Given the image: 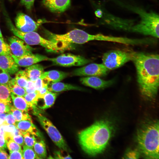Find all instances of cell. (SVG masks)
Returning a JSON list of instances; mask_svg holds the SVG:
<instances>
[{
	"instance_id": "obj_1",
	"label": "cell",
	"mask_w": 159,
	"mask_h": 159,
	"mask_svg": "<svg viewBox=\"0 0 159 159\" xmlns=\"http://www.w3.org/2000/svg\"><path fill=\"white\" fill-rule=\"evenodd\" d=\"M159 55L157 54L134 52L132 61L136 69L140 94L151 100L156 97L159 86Z\"/></svg>"
},
{
	"instance_id": "obj_2",
	"label": "cell",
	"mask_w": 159,
	"mask_h": 159,
	"mask_svg": "<svg viewBox=\"0 0 159 159\" xmlns=\"http://www.w3.org/2000/svg\"><path fill=\"white\" fill-rule=\"evenodd\" d=\"M113 127L107 120H101L80 131L79 143L87 154L94 156L102 153L112 136Z\"/></svg>"
},
{
	"instance_id": "obj_3",
	"label": "cell",
	"mask_w": 159,
	"mask_h": 159,
	"mask_svg": "<svg viewBox=\"0 0 159 159\" xmlns=\"http://www.w3.org/2000/svg\"><path fill=\"white\" fill-rule=\"evenodd\" d=\"M138 145L145 158L159 159V122H147L138 129L137 134Z\"/></svg>"
},
{
	"instance_id": "obj_4",
	"label": "cell",
	"mask_w": 159,
	"mask_h": 159,
	"mask_svg": "<svg viewBox=\"0 0 159 159\" xmlns=\"http://www.w3.org/2000/svg\"><path fill=\"white\" fill-rule=\"evenodd\" d=\"M7 25L16 37L29 45H39L48 52H59L72 48L71 44L61 41H55L45 39L35 32H24L18 30L13 24L10 19L6 17Z\"/></svg>"
},
{
	"instance_id": "obj_5",
	"label": "cell",
	"mask_w": 159,
	"mask_h": 159,
	"mask_svg": "<svg viewBox=\"0 0 159 159\" xmlns=\"http://www.w3.org/2000/svg\"><path fill=\"white\" fill-rule=\"evenodd\" d=\"M120 6L137 14L140 18V23L146 35L156 38L159 37V16L154 11H147L143 8L124 4L115 0Z\"/></svg>"
},
{
	"instance_id": "obj_6",
	"label": "cell",
	"mask_w": 159,
	"mask_h": 159,
	"mask_svg": "<svg viewBox=\"0 0 159 159\" xmlns=\"http://www.w3.org/2000/svg\"><path fill=\"white\" fill-rule=\"evenodd\" d=\"M134 53L120 50L108 51L103 55L102 64L109 70L116 69L132 61Z\"/></svg>"
},
{
	"instance_id": "obj_7",
	"label": "cell",
	"mask_w": 159,
	"mask_h": 159,
	"mask_svg": "<svg viewBox=\"0 0 159 159\" xmlns=\"http://www.w3.org/2000/svg\"><path fill=\"white\" fill-rule=\"evenodd\" d=\"M37 119L54 144L62 151L68 152L69 149L62 135L57 128L47 117L39 112H34Z\"/></svg>"
},
{
	"instance_id": "obj_8",
	"label": "cell",
	"mask_w": 159,
	"mask_h": 159,
	"mask_svg": "<svg viewBox=\"0 0 159 159\" xmlns=\"http://www.w3.org/2000/svg\"><path fill=\"white\" fill-rule=\"evenodd\" d=\"M54 65L65 67L81 66L87 64L90 60L80 56L69 53L62 54L53 58H49Z\"/></svg>"
},
{
	"instance_id": "obj_9",
	"label": "cell",
	"mask_w": 159,
	"mask_h": 159,
	"mask_svg": "<svg viewBox=\"0 0 159 159\" xmlns=\"http://www.w3.org/2000/svg\"><path fill=\"white\" fill-rule=\"evenodd\" d=\"M109 70L102 63H92L75 69L73 74L77 76L103 77L107 74Z\"/></svg>"
},
{
	"instance_id": "obj_10",
	"label": "cell",
	"mask_w": 159,
	"mask_h": 159,
	"mask_svg": "<svg viewBox=\"0 0 159 159\" xmlns=\"http://www.w3.org/2000/svg\"><path fill=\"white\" fill-rule=\"evenodd\" d=\"M11 54L17 57H21L32 54L33 49L24 41L16 36L9 39Z\"/></svg>"
},
{
	"instance_id": "obj_11",
	"label": "cell",
	"mask_w": 159,
	"mask_h": 159,
	"mask_svg": "<svg viewBox=\"0 0 159 159\" xmlns=\"http://www.w3.org/2000/svg\"><path fill=\"white\" fill-rule=\"evenodd\" d=\"M42 21L36 22L30 16L21 12L17 14L15 19L16 28L24 32L36 31Z\"/></svg>"
},
{
	"instance_id": "obj_12",
	"label": "cell",
	"mask_w": 159,
	"mask_h": 159,
	"mask_svg": "<svg viewBox=\"0 0 159 159\" xmlns=\"http://www.w3.org/2000/svg\"><path fill=\"white\" fill-rule=\"evenodd\" d=\"M11 56L19 66L23 67H28L49 59L45 56L38 54L32 53L21 57H16L12 54Z\"/></svg>"
},
{
	"instance_id": "obj_13",
	"label": "cell",
	"mask_w": 159,
	"mask_h": 159,
	"mask_svg": "<svg viewBox=\"0 0 159 159\" xmlns=\"http://www.w3.org/2000/svg\"><path fill=\"white\" fill-rule=\"evenodd\" d=\"M80 80L83 85L96 89L107 87L112 85L114 82L112 80H105L93 76L82 77Z\"/></svg>"
},
{
	"instance_id": "obj_14",
	"label": "cell",
	"mask_w": 159,
	"mask_h": 159,
	"mask_svg": "<svg viewBox=\"0 0 159 159\" xmlns=\"http://www.w3.org/2000/svg\"><path fill=\"white\" fill-rule=\"evenodd\" d=\"M71 0H42L44 5L51 11L61 13L69 6Z\"/></svg>"
},
{
	"instance_id": "obj_15",
	"label": "cell",
	"mask_w": 159,
	"mask_h": 159,
	"mask_svg": "<svg viewBox=\"0 0 159 159\" xmlns=\"http://www.w3.org/2000/svg\"><path fill=\"white\" fill-rule=\"evenodd\" d=\"M0 68L9 74H15L19 69V66L11 54L0 56Z\"/></svg>"
},
{
	"instance_id": "obj_16",
	"label": "cell",
	"mask_w": 159,
	"mask_h": 159,
	"mask_svg": "<svg viewBox=\"0 0 159 159\" xmlns=\"http://www.w3.org/2000/svg\"><path fill=\"white\" fill-rule=\"evenodd\" d=\"M15 125L21 132H29L36 137H41L39 131L33 124L32 120H25L16 121Z\"/></svg>"
},
{
	"instance_id": "obj_17",
	"label": "cell",
	"mask_w": 159,
	"mask_h": 159,
	"mask_svg": "<svg viewBox=\"0 0 159 159\" xmlns=\"http://www.w3.org/2000/svg\"><path fill=\"white\" fill-rule=\"evenodd\" d=\"M67 73L56 70H52L44 72L41 77L50 82H59L68 75Z\"/></svg>"
},
{
	"instance_id": "obj_18",
	"label": "cell",
	"mask_w": 159,
	"mask_h": 159,
	"mask_svg": "<svg viewBox=\"0 0 159 159\" xmlns=\"http://www.w3.org/2000/svg\"><path fill=\"white\" fill-rule=\"evenodd\" d=\"M48 90L49 91L58 92L70 90H82V88L73 85L59 82H52L48 85Z\"/></svg>"
},
{
	"instance_id": "obj_19",
	"label": "cell",
	"mask_w": 159,
	"mask_h": 159,
	"mask_svg": "<svg viewBox=\"0 0 159 159\" xmlns=\"http://www.w3.org/2000/svg\"><path fill=\"white\" fill-rule=\"evenodd\" d=\"M24 70L28 79L34 82L40 77L44 72L43 66L39 64L28 67Z\"/></svg>"
},
{
	"instance_id": "obj_20",
	"label": "cell",
	"mask_w": 159,
	"mask_h": 159,
	"mask_svg": "<svg viewBox=\"0 0 159 159\" xmlns=\"http://www.w3.org/2000/svg\"><path fill=\"white\" fill-rule=\"evenodd\" d=\"M11 96L14 107L16 108L27 112L30 108H32L23 97L18 95L11 92Z\"/></svg>"
},
{
	"instance_id": "obj_21",
	"label": "cell",
	"mask_w": 159,
	"mask_h": 159,
	"mask_svg": "<svg viewBox=\"0 0 159 159\" xmlns=\"http://www.w3.org/2000/svg\"><path fill=\"white\" fill-rule=\"evenodd\" d=\"M58 94L48 91L44 95L43 99L44 104L39 107L42 110H45L51 107L54 104Z\"/></svg>"
},
{
	"instance_id": "obj_22",
	"label": "cell",
	"mask_w": 159,
	"mask_h": 159,
	"mask_svg": "<svg viewBox=\"0 0 159 159\" xmlns=\"http://www.w3.org/2000/svg\"><path fill=\"white\" fill-rule=\"evenodd\" d=\"M11 92L23 97L26 93L24 88L17 85L14 78L11 79L6 84Z\"/></svg>"
},
{
	"instance_id": "obj_23",
	"label": "cell",
	"mask_w": 159,
	"mask_h": 159,
	"mask_svg": "<svg viewBox=\"0 0 159 159\" xmlns=\"http://www.w3.org/2000/svg\"><path fill=\"white\" fill-rule=\"evenodd\" d=\"M34 151L40 158H45L47 156L46 145L44 141L41 140L36 141L33 146Z\"/></svg>"
},
{
	"instance_id": "obj_24",
	"label": "cell",
	"mask_w": 159,
	"mask_h": 159,
	"mask_svg": "<svg viewBox=\"0 0 159 159\" xmlns=\"http://www.w3.org/2000/svg\"><path fill=\"white\" fill-rule=\"evenodd\" d=\"M11 92L7 85L0 84V102L11 104Z\"/></svg>"
},
{
	"instance_id": "obj_25",
	"label": "cell",
	"mask_w": 159,
	"mask_h": 159,
	"mask_svg": "<svg viewBox=\"0 0 159 159\" xmlns=\"http://www.w3.org/2000/svg\"><path fill=\"white\" fill-rule=\"evenodd\" d=\"M23 97L28 104L34 110V111L38 110L37 105L39 98L37 91L27 93Z\"/></svg>"
},
{
	"instance_id": "obj_26",
	"label": "cell",
	"mask_w": 159,
	"mask_h": 159,
	"mask_svg": "<svg viewBox=\"0 0 159 159\" xmlns=\"http://www.w3.org/2000/svg\"><path fill=\"white\" fill-rule=\"evenodd\" d=\"M14 117L16 121L25 120H32L27 112L18 110L12 106L10 112Z\"/></svg>"
},
{
	"instance_id": "obj_27",
	"label": "cell",
	"mask_w": 159,
	"mask_h": 159,
	"mask_svg": "<svg viewBox=\"0 0 159 159\" xmlns=\"http://www.w3.org/2000/svg\"><path fill=\"white\" fill-rule=\"evenodd\" d=\"M16 73L14 79L16 84L19 86L25 88L29 80L25 70H19Z\"/></svg>"
},
{
	"instance_id": "obj_28",
	"label": "cell",
	"mask_w": 159,
	"mask_h": 159,
	"mask_svg": "<svg viewBox=\"0 0 159 159\" xmlns=\"http://www.w3.org/2000/svg\"><path fill=\"white\" fill-rule=\"evenodd\" d=\"M21 132L23 137L25 145L33 148L34 145L36 141V136L29 132Z\"/></svg>"
},
{
	"instance_id": "obj_29",
	"label": "cell",
	"mask_w": 159,
	"mask_h": 159,
	"mask_svg": "<svg viewBox=\"0 0 159 159\" xmlns=\"http://www.w3.org/2000/svg\"><path fill=\"white\" fill-rule=\"evenodd\" d=\"M22 154L23 159H40L33 148L25 145L23 146Z\"/></svg>"
},
{
	"instance_id": "obj_30",
	"label": "cell",
	"mask_w": 159,
	"mask_h": 159,
	"mask_svg": "<svg viewBox=\"0 0 159 159\" xmlns=\"http://www.w3.org/2000/svg\"><path fill=\"white\" fill-rule=\"evenodd\" d=\"M9 45L6 43L4 39L0 38V56L11 55Z\"/></svg>"
},
{
	"instance_id": "obj_31",
	"label": "cell",
	"mask_w": 159,
	"mask_h": 159,
	"mask_svg": "<svg viewBox=\"0 0 159 159\" xmlns=\"http://www.w3.org/2000/svg\"><path fill=\"white\" fill-rule=\"evenodd\" d=\"M11 79L9 74L0 68V84L6 85Z\"/></svg>"
},
{
	"instance_id": "obj_32",
	"label": "cell",
	"mask_w": 159,
	"mask_h": 159,
	"mask_svg": "<svg viewBox=\"0 0 159 159\" xmlns=\"http://www.w3.org/2000/svg\"><path fill=\"white\" fill-rule=\"evenodd\" d=\"M6 146L9 151H22L21 145L12 140H7Z\"/></svg>"
},
{
	"instance_id": "obj_33",
	"label": "cell",
	"mask_w": 159,
	"mask_h": 159,
	"mask_svg": "<svg viewBox=\"0 0 159 159\" xmlns=\"http://www.w3.org/2000/svg\"><path fill=\"white\" fill-rule=\"evenodd\" d=\"M36 91H38L43 87L48 85L49 83L46 80L40 77L34 82Z\"/></svg>"
},
{
	"instance_id": "obj_34",
	"label": "cell",
	"mask_w": 159,
	"mask_h": 159,
	"mask_svg": "<svg viewBox=\"0 0 159 159\" xmlns=\"http://www.w3.org/2000/svg\"><path fill=\"white\" fill-rule=\"evenodd\" d=\"M8 159H23L22 151H9Z\"/></svg>"
},
{
	"instance_id": "obj_35",
	"label": "cell",
	"mask_w": 159,
	"mask_h": 159,
	"mask_svg": "<svg viewBox=\"0 0 159 159\" xmlns=\"http://www.w3.org/2000/svg\"><path fill=\"white\" fill-rule=\"evenodd\" d=\"M11 139L20 145L23 146L25 145L23 137L21 134L14 135L11 137Z\"/></svg>"
},
{
	"instance_id": "obj_36",
	"label": "cell",
	"mask_w": 159,
	"mask_h": 159,
	"mask_svg": "<svg viewBox=\"0 0 159 159\" xmlns=\"http://www.w3.org/2000/svg\"><path fill=\"white\" fill-rule=\"evenodd\" d=\"M12 106L11 104L0 102V113H9Z\"/></svg>"
},
{
	"instance_id": "obj_37",
	"label": "cell",
	"mask_w": 159,
	"mask_h": 159,
	"mask_svg": "<svg viewBox=\"0 0 159 159\" xmlns=\"http://www.w3.org/2000/svg\"><path fill=\"white\" fill-rule=\"evenodd\" d=\"M24 88L25 89L26 93L35 91L36 90L34 82L29 80Z\"/></svg>"
},
{
	"instance_id": "obj_38",
	"label": "cell",
	"mask_w": 159,
	"mask_h": 159,
	"mask_svg": "<svg viewBox=\"0 0 159 159\" xmlns=\"http://www.w3.org/2000/svg\"><path fill=\"white\" fill-rule=\"evenodd\" d=\"M16 121L14 117L11 113H9L6 114L5 120L6 124L15 125Z\"/></svg>"
},
{
	"instance_id": "obj_39",
	"label": "cell",
	"mask_w": 159,
	"mask_h": 159,
	"mask_svg": "<svg viewBox=\"0 0 159 159\" xmlns=\"http://www.w3.org/2000/svg\"><path fill=\"white\" fill-rule=\"evenodd\" d=\"M140 157L139 153L136 150L130 151L126 154L125 157L127 159H138Z\"/></svg>"
},
{
	"instance_id": "obj_40",
	"label": "cell",
	"mask_w": 159,
	"mask_h": 159,
	"mask_svg": "<svg viewBox=\"0 0 159 159\" xmlns=\"http://www.w3.org/2000/svg\"><path fill=\"white\" fill-rule=\"evenodd\" d=\"M35 0H21V4L24 6L28 10H30L32 8Z\"/></svg>"
},
{
	"instance_id": "obj_41",
	"label": "cell",
	"mask_w": 159,
	"mask_h": 159,
	"mask_svg": "<svg viewBox=\"0 0 159 159\" xmlns=\"http://www.w3.org/2000/svg\"><path fill=\"white\" fill-rule=\"evenodd\" d=\"M53 158L55 159H71L72 158L69 155L64 156L60 151H57L54 152Z\"/></svg>"
},
{
	"instance_id": "obj_42",
	"label": "cell",
	"mask_w": 159,
	"mask_h": 159,
	"mask_svg": "<svg viewBox=\"0 0 159 159\" xmlns=\"http://www.w3.org/2000/svg\"><path fill=\"white\" fill-rule=\"evenodd\" d=\"M48 86H45L37 91L39 99H43L45 94L49 91Z\"/></svg>"
},
{
	"instance_id": "obj_43",
	"label": "cell",
	"mask_w": 159,
	"mask_h": 159,
	"mask_svg": "<svg viewBox=\"0 0 159 159\" xmlns=\"http://www.w3.org/2000/svg\"><path fill=\"white\" fill-rule=\"evenodd\" d=\"M7 141L4 135L0 134V149L4 150L6 148Z\"/></svg>"
},
{
	"instance_id": "obj_44",
	"label": "cell",
	"mask_w": 159,
	"mask_h": 159,
	"mask_svg": "<svg viewBox=\"0 0 159 159\" xmlns=\"http://www.w3.org/2000/svg\"><path fill=\"white\" fill-rule=\"evenodd\" d=\"M9 155L6 152L2 149H0V159H8Z\"/></svg>"
},
{
	"instance_id": "obj_45",
	"label": "cell",
	"mask_w": 159,
	"mask_h": 159,
	"mask_svg": "<svg viewBox=\"0 0 159 159\" xmlns=\"http://www.w3.org/2000/svg\"><path fill=\"white\" fill-rule=\"evenodd\" d=\"M103 11L101 9H98L95 11V14L98 18H101L103 15Z\"/></svg>"
},
{
	"instance_id": "obj_46",
	"label": "cell",
	"mask_w": 159,
	"mask_h": 159,
	"mask_svg": "<svg viewBox=\"0 0 159 159\" xmlns=\"http://www.w3.org/2000/svg\"><path fill=\"white\" fill-rule=\"evenodd\" d=\"M6 115V114L5 113H0V118L4 120L5 122Z\"/></svg>"
},
{
	"instance_id": "obj_47",
	"label": "cell",
	"mask_w": 159,
	"mask_h": 159,
	"mask_svg": "<svg viewBox=\"0 0 159 159\" xmlns=\"http://www.w3.org/2000/svg\"><path fill=\"white\" fill-rule=\"evenodd\" d=\"M4 125H6L5 121L0 118V126Z\"/></svg>"
},
{
	"instance_id": "obj_48",
	"label": "cell",
	"mask_w": 159,
	"mask_h": 159,
	"mask_svg": "<svg viewBox=\"0 0 159 159\" xmlns=\"http://www.w3.org/2000/svg\"><path fill=\"white\" fill-rule=\"evenodd\" d=\"M0 38H1L2 39H4L3 38V36H2V34L1 33V30H0Z\"/></svg>"
}]
</instances>
